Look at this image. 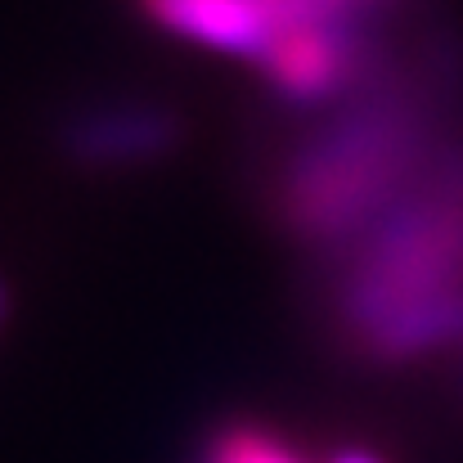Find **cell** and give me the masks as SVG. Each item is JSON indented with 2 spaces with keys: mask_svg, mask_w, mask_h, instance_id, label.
<instances>
[{
  "mask_svg": "<svg viewBox=\"0 0 463 463\" xmlns=\"http://www.w3.org/2000/svg\"><path fill=\"white\" fill-rule=\"evenodd\" d=\"M157 27L216 54L252 59L310 32H364L383 0H140Z\"/></svg>",
  "mask_w": 463,
  "mask_h": 463,
  "instance_id": "3957f363",
  "label": "cell"
},
{
  "mask_svg": "<svg viewBox=\"0 0 463 463\" xmlns=\"http://www.w3.org/2000/svg\"><path fill=\"white\" fill-rule=\"evenodd\" d=\"M355 342L378 364H410L419 355H432V351H446V346H463V293L396 310V315L378 319L373 328H364Z\"/></svg>",
  "mask_w": 463,
  "mask_h": 463,
  "instance_id": "277c9868",
  "label": "cell"
},
{
  "mask_svg": "<svg viewBox=\"0 0 463 463\" xmlns=\"http://www.w3.org/2000/svg\"><path fill=\"white\" fill-rule=\"evenodd\" d=\"M175 140V122L157 109H113V113H95L72 131V149L77 157L95 162V166H136L149 162L162 149H171Z\"/></svg>",
  "mask_w": 463,
  "mask_h": 463,
  "instance_id": "5b68a950",
  "label": "cell"
},
{
  "mask_svg": "<svg viewBox=\"0 0 463 463\" xmlns=\"http://www.w3.org/2000/svg\"><path fill=\"white\" fill-rule=\"evenodd\" d=\"M423 131L396 99H373L328 122L284 180V216L310 243H355L410 189Z\"/></svg>",
  "mask_w": 463,
  "mask_h": 463,
  "instance_id": "6da1fadb",
  "label": "cell"
},
{
  "mask_svg": "<svg viewBox=\"0 0 463 463\" xmlns=\"http://www.w3.org/2000/svg\"><path fill=\"white\" fill-rule=\"evenodd\" d=\"M450 293H463V166H450L441 180H414L351 243L333 310L360 337L396 310Z\"/></svg>",
  "mask_w": 463,
  "mask_h": 463,
  "instance_id": "7a4b0ae2",
  "label": "cell"
},
{
  "mask_svg": "<svg viewBox=\"0 0 463 463\" xmlns=\"http://www.w3.org/2000/svg\"><path fill=\"white\" fill-rule=\"evenodd\" d=\"M5 319H9V284L0 279V333H5Z\"/></svg>",
  "mask_w": 463,
  "mask_h": 463,
  "instance_id": "ba28073f",
  "label": "cell"
},
{
  "mask_svg": "<svg viewBox=\"0 0 463 463\" xmlns=\"http://www.w3.org/2000/svg\"><path fill=\"white\" fill-rule=\"evenodd\" d=\"M203 463H307L302 455H293L284 441H275L270 432L257 428H230L207 446Z\"/></svg>",
  "mask_w": 463,
  "mask_h": 463,
  "instance_id": "8992f818",
  "label": "cell"
},
{
  "mask_svg": "<svg viewBox=\"0 0 463 463\" xmlns=\"http://www.w3.org/2000/svg\"><path fill=\"white\" fill-rule=\"evenodd\" d=\"M328 463H383L373 450H360V446H346V450H337V455H328Z\"/></svg>",
  "mask_w": 463,
  "mask_h": 463,
  "instance_id": "52a82bcc",
  "label": "cell"
}]
</instances>
